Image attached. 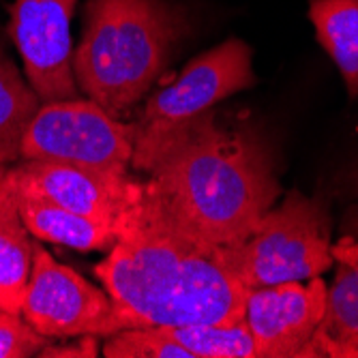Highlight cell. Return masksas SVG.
<instances>
[{"mask_svg":"<svg viewBox=\"0 0 358 358\" xmlns=\"http://www.w3.org/2000/svg\"><path fill=\"white\" fill-rule=\"evenodd\" d=\"M116 227V245L94 275L124 329L243 322L251 289L227 249L182 223L148 176H129Z\"/></svg>","mask_w":358,"mask_h":358,"instance_id":"6da1fadb","label":"cell"},{"mask_svg":"<svg viewBox=\"0 0 358 358\" xmlns=\"http://www.w3.org/2000/svg\"><path fill=\"white\" fill-rule=\"evenodd\" d=\"M176 217L213 245L245 241L281 195L275 150L259 129L206 110L138 168Z\"/></svg>","mask_w":358,"mask_h":358,"instance_id":"7a4b0ae2","label":"cell"},{"mask_svg":"<svg viewBox=\"0 0 358 358\" xmlns=\"http://www.w3.org/2000/svg\"><path fill=\"white\" fill-rule=\"evenodd\" d=\"M73 73L86 99L110 116L131 112L164 76L191 32L172 0H88Z\"/></svg>","mask_w":358,"mask_h":358,"instance_id":"3957f363","label":"cell"},{"mask_svg":"<svg viewBox=\"0 0 358 358\" xmlns=\"http://www.w3.org/2000/svg\"><path fill=\"white\" fill-rule=\"evenodd\" d=\"M329 202L289 191L238 245L225 247L247 289L309 281L335 266Z\"/></svg>","mask_w":358,"mask_h":358,"instance_id":"277c9868","label":"cell"},{"mask_svg":"<svg viewBox=\"0 0 358 358\" xmlns=\"http://www.w3.org/2000/svg\"><path fill=\"white\" fill-rule=\"evenodd\" d=\"M253 52L241 39H227L195 56L172 84L148 96L136 120L131 168L138 170L148 155L178 127L213 110L227 96L253 88L257 76L251 67Z\"/></svg>","mask_w":358,"mask_h":358,"instance_id":"5b68a950","label":"cell"},{"mask_svg":"<svg viewBox=\"0 0 358 358\" xmlns=\"http://www.w3.org/2000/svg\"><path fill=\"white\" fill-rule=\"evenodd\" d=\"M136 122L110 116L90 99L41 103L20 142V159H48L129 172Z\"/></svg>","mask_w":358,"mask_h":358,"instance_id":"8992f818","label":"cell"},{"mask_svg":"<svg viewBox=\"0 0 358 358\" xmlns=\"http://www.w3.org/2000/svg\"><path fill=\"white\" fill-rule=\"evenodd\" d=\"M37 333L54 341L76 337H112L122 320L106 287H96L73 268L60 264L32 238V268L20 309Z\"/></svg>","mask_w":358,"mask_h":358,"instance_id":"52a82bcc","label":"cell"},{"mask_svg":"<svg viewBox=\"0 0 358 358\" xmlns=\"http://www.w3.org/2000/svg\"><path fill=\"white\" fill-rule=\"evenodd\" d=\"M78 0H13L7 32L41 103L80 99L73 73L71 20Z\"/></svg>","mask_w":358,"mask_h":358,"instance_id":"ba28073f","label":"cell"},{"mask_svg":"<svg viewBox=\"0 0 358 358\" xmlns=\"http://www.w3.org/2000/svg\"><path fill=\"white\" fill-rule=\"evenodd\" d=\"M327 283L320 277L251 289L245 324L257 358H301L324 315Z\"/></svg>","mask_w":358,"mask_h":358,"instance_id":"9c48e42d","label":"cell"},{"mask_svg":"<svg viewBox=\"0 0 358 358\" xmlns=\"http://www.w3.org/2000/svg\"><path fill=\"white\" fill-rule=\"evenodd\" d=\"M9 176L20 193L37 195L80 215L116 221L131 174L64 161L20 159L9 166Z\"/></svg>","mask_w":358,"mask_h":358,"instance_id":"30bf717a","label":"cell"},{"mask_svg":"<svg viewBox=\"0 0 358 358\" xmlns=\"http://www.w3.org/2000/svg\"><path fill=\"white\" fill-rule=\"evenodd\" d=\"M331 251L335 279L327 287L324 315L301 358H358V241L343 236Z\"/></svg>","mask_w":358,"mask_h":358,"instance_id":"8fae6325","label":"cell"},{"mask_svg":"<svg viewBox=\"0 0 358 358\" xmlns=\"http://www.w3.org/2000/svg\"><path fill=\"white\" fill-rule=\"evenodd\" d=\"M17 210L32 238L64 245L78 251H110L116 245V221L96 219L62 208L37 195L15 189Z\"/></svg>","mask_w":358,"mask_h":358,"instance_id":"7c38bea8","label":"cell"},{"mask_svg":"<svg viewBox=\"0 0 358 358\" xmlns=\"http://www.w3.org/2000/svg\"><path fill=\"white\" fill-rule=\"evenodd\" d=\"M32 268V236L17 210L9 168L0 178V311L20 313Z\"/></svg>","mask_w":358,"mask_h":358,"instance_id":"4fadbf2b","label":"cell"},{"mask_svg":"<svg viewBox=\"0 0 358 358\" xmlns=\"http://www.w3.org/2000/svg\"><path fill=\"white\" fill-rule=\"evenodd\" d=\"M315 39L331 56L345 90L358 99V0H309Z\"/></svg>","mask_w":358,"mask_h":358,"instance_id":"5bb4252c","label":"cell"},{"mask_svg":"<svg viewBox=\"0 0 358 358\" xmlns=\"http://www.w3.org/2000/svg\"><path fill=\"white\" fill-rule=\"evenodd\" d=\"M41 101L0 41V161H20V142Z\"/></svg>","mask_w":358,"mask_h":358,"instance_id":"9a60e30c","label":"cell"},{"mask_svg":"<svg viewBox=\"0 0 358 358\" xmlns=\"http://www.w3.org/2000/svg\"><path fill=\"white\" fill-rule=\"evenodd\" d=\"M161 329L185 345L193 358H257L245 320L236 324H185Z\"/></svg>","mask_w":358,"mask_h":358,"instance_id":"2e32d148","label":"cell"},{"mask_svg":"<svg viewBox=\"0 0 358 358\" xmlns=\"http://www.w3.org/2000/svg\"><path fill=\"white\" fill-rule=\"evenodd\" d=\"M106 358H193V354L161 327L122 329L103 343Z\"/></svg>","mask_w":358,"mask_h":358,"instance_id":"e0dca14e","label":"cell"},{"mask_svg":"<svg viewBox=\"0 0 358 358\" xmlns=\"http://www.w3.org/2000/svg\"><path fill=\"white\" fill-rule=\"evenodd\" d=\"M54 339L43 337L22 317V313L0 311V358H30Z\"/></svg>","mask_w":358,"mask_h":358,"instance_id":"ac0fdd59","label":"cell"},{"mask_svg":"<svg viewBox=\"0 0 358 358\" xmlns=\"http://www.w3.org/2000/svg\"><path fill=\"white\" fill-rule=\"evenodd\" d=\"M99 337H76V343H54L50 341L39 356H52V358H94L99 354V343H96Z\"/></svg>","mask_w":358,"mask_h":358,"instance_id":"d6986e66","label":"cell"},{"mask_svg":"<svg viewBox=\"0 0 358 358\" xmlns=\"http://www.w3.org/2000/svg\"><path fill=\"white\" fill-rule=\"evenodd\" d=\"M7 168H9V166H7V164H3V161H0V178H3V176H5Z\"/></svg>","mask_w":358,"mask_h":358,"instance_id":"ffe728a7","label":"cell"}]
</instances>
